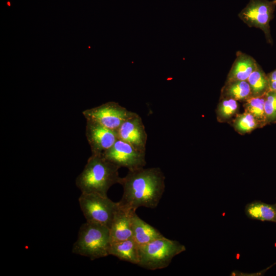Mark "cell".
I'll return each mask as SVG.
<instances>
[{
    "label": "cell",
    "mask_w": 276,
    "mask_h": 276,
    "mask_svg": "<svg viewBox=\"0 0 276 276\" xmlns=\"http://www.w3.org/2000/svg\"><path fill=\"white\" fill-rule=\"evenodd\" d=\"M165 176L159 167L128 171L119 181L123 188L122 197L118 202L119 206L134 211L141 206L155 209L165 191Z\"/></svg>",
    "instance_id": "6da1fadb"
},
{
    "label": "cell",
    "mask_w": 276,
    "mask_h": 276,
    "mask_svg": "<svg viewBox=\"0 0 276 276\" xmlns=\"http://www.w3.org/2000/svg\"><path fill=\"white\" fill-rule=\"evenodd\" d=\"M120 168L102 154H92L82 172L76 179L77 188L84 193H98L106 196L109 188L119 183Z\"/></svg>",
    "instance_id": "7a4b0ae2"
},
{
    "label": "cell",
    "mask_w": 276,
    "mask_h": 276,
    "mask_svg": "<svg viewBox=\"0 0 276 276\" xmlns=\"http://www.w3.org/2000/svg\"><path fill=\"white\" fill-rule=\"evenodd\" d=\"M110 245L109 227L99 223L86 222L79 230L72 253L86 257L91 260L109 255Z\"/></svg>",
    "instance_id": "3957f363"
},
{
    "label": "cell",
    "mask_w": 276,
    "mask_h": 276,
    "mask_svg": "<svg viewBox=\"0 0 276 276\" xmlns=\"http://www.w3.org/2000/svg\"><path fill=\"white\" fill-rule=\"evenodd\" d=\"M186 250L176 240L163 237L139 246L138 266L155 270L167 267L174 257Z\"/></svg>",
    "instance_id": "277c9868"
},
{
    "label": "cell",
    "mask_w": 276,
    "mask_h": 276,
    "mask_svg": "<svg viewBox=\"0 0 276 276\" xmlns=\"http://www.w3.org/2000/svg\"><path fill=\"white\" fill-rule=\"evenodd\" d=\"M78 201L87 222L99 223L110 228L118 206V202H113L107 196L94 193H81Z\"/></svg>",
    "instance_id": "5b68a950"
},
{
    "label": "cell",
    "mask_w": 276,
    "mask_h": 276,
    "mask_svg": "<svg viewBox=\"0 0 276 276\" xmlns=\"http://www.w3.org/2000/svg\"><path fill=\"white\" fill-rule=\"evenodd\" d=\"M276 0H249L238 14L239 18L249 27L261 30L268 43L272 44L270 22L274 17Z\"/></svg>",
    "instance_id": "8992f818"
},
{
    "label": "cell",
    "mask_w": 276,
    "mask_h": 276,
    "mask_svg": "<svg viewBox=\"0 0 276 276\" xmlns=\"http://www.w3.org/2000/svg\"><path fill=\"white\" fill-rule=\"evenodd\" d=\"M86 120L96 122L117 132L122 124L136 113L128 110L118 103L110 101L82 111Z\"/></svg>",
    "instance_id": "52a82bcc"
},
{
    "label": "cell",
    "mask_w": 276,
    "mask_h": 276,
    "mask_svg": "<svg viewBox=\"0 0 276 276\" xmlns=\"http://www.w3.org/2000/svg\"><path fill=\"white\" fill-rule=\"evenodd\" d=\"M102 155L120 168H126L128 171L144 168L146 165V152L140 151L119 139Z\"/></svg>",
    "instance_id": "ba28073f"
},
{
    "label": "cell",
    "mask_w": 276,
    "mask_h": 276,
    "mask_svg": "<svg viewBox=\"0 0 276 276\" xmlns=\"http://www.w3.org/2000/svg\"><path fill=\"white\" fill-rule=\"evenodd\" d=\"M85 135L92 154H102L118 139L116 131L89 120H86Z\"/></svg>",
    "instance_id": "9c48e42d"
},
{
    "label": "cell",
    "mask_w": 276,
    "mask_h": 276,
    "mask_svg": "<svg viewBox=\"0 0 276 276\" xmlns=\"http://www.w3.org/2000/svg\"><path fill=\"white\" fill-rule=\"evenodd\" d=\"M118 139L146 152L147 134L142 118L136 113L124 121L117 131Z\"/></svg>",
    "instance_id": "30bf717a"
},
{
    "label": "cell",
    "mask_w": 276,
    "mask_h": 276,
    "mask_svg": "<svg viewBox=\"0 0 276 276\" xmlns=\"http://www.w3.org/2000/svg\"><path fill=\"white\" fill-rule=\"evenodd\" d=\"M134 212L122 208L118 204L109 228L110 243L132 238L131 219Z\"/></svg>",
    "instance_id": "8fae6325"
},
{
    "label": "cell",
    "mask_w": 276,
    "mask_h": 276,
    "mask_svg": "<svg viewBox=\"0 0 276 276\" xmlns=\"http://www.w3.org/2000/svg\"><path fill=\"white\" fill-rule=\"evenodd\" d=\"M258 64L251 56L238 51L236 53V58L227 74L225 81H247Z\"/></svg>",
    "instance_id": "7c38bea8"
},
{
    "label": "cell",
    "mask_w": 276,
    "mask_h": 276,
    "mask_svg": "<svg viewBox=\"0 0 276 276\" xmlns=\"http://www.w3.org/2000/svg\"><path fill=\"white\" fill-rule=\"evenodd\" d=\"M132 238L139 246L164 237L156 228L141 219L134 212L132 215Z\"/></svg>",
    "instance_id": "4fadbf2b"
},
{
    "label": "cell",
    "mask_w": 276,
    "mask_h": 276,
    "mask_svg": "<svg viewBox=\"0 0 276 276\" xmlns=\"http://www.w3.org/2000/svg\"><path fill=\"white\" fill-rule=\"evenodd\" d=\"M109 255L120 260L137 265L139 262V246L132 238L110 243Z\"/></svg>",
    "instance_id": "5bb4252c"
},
{
    "label": "cell",
    "mask_w": 276,
    "mask_h": 276,
    "mask_svg": "<svg viewBox=\"0 0 276 276\" xmlns=\"http://www.w3.org/2000/svg\"><path fill=\"white\" fill-rule=\"evenodd\" d=\"M245 213L251 219L276 223V203L268 204L255 200L246 204Z\"/></svg>",
    "instance_id": "9a60e30c"
},
{
    "label": "cell",
    "mask_w": 276,
    "mask_h": 276,
    "mask_svg": "<svg viewBox=\"0 0 276 276\" xmlns=\"http://www.w3.org/2000/svg\"><path fill=\"white\" fill-rule=\"evenodd\" d=\"M252 97L249 83L247 81H225L220 91V99L231 98L244 102Z\"/></svg>",
    "instance_id": "2e32d148"
},
{
    "label": "cell",
    "mask_w": 276,
    "mask_h": 276,
    "mask_svg": "<svg viewBox=\"0 0 276 276\" xmlns=\"http://www.w3.org/2000/svg\"><path fill=\"white\" fill-rule=\"evenodd\" d=\"M247 81L250 86L252 97L265 95L270 90L267 75L259 64L249 76Z\"/></svg>",
    "instance_id": "e0dca14e"
},
{
    "label": "cell",
    "mask_w": 276,
    "mask_h": 276,
    "mask_svg": "<svg viewBox=\"0 0 276 276\" xmlns=\"http://www.w3.org/2000/svg\"><path fill=\"white\" fill-rule=\"evenodd\" d=\"M231 122L235 130L241 135L249 133L256 129L260 128L255 117L245 110L241 113H238Z\"/></svg>",
    "instance_id": "ac0fdd59"
},
{
    "label": "cell",
    "mask_w": 276,
    "mask_h": 276,
    "mask_svg": "<svg viewBox=\"0 0 276 276\" xmlns=\"http://www.w3.org/2000/svg\"><path fill=\"white\" fill-rule=\"evenodd\" d=\"M238 101L231 98L220 99L216 113L217 121L220 123L231 122L239 113Z\"/></svg>",
    "instance_id": "d6986e66"
},
{
    "label": "cell",
    "mask_w": 276,
    "mask_h": 276,
    "mask_svg": "<svg viewBox=\"0 0 276 276\" xmlns=\"http://www.w3.org/2000/svg\"><path fill=\"white\" fill-rule=\"evenodd\" d=\"M265 95L251 97L243 102L244 110L249 112L255 117L260 124V128L267 125L265 111Z\"/></svg>",
    "instance_id": "ffe728a7"
},
{
    "label": "cell",
    "mask_w": 276,
    "mask_h": 276,
    "mask_svg": "<svg viewBox=\"0 0 276 276\" xmlns=\"http://www.w3.org/2000/svg\"><path fill=\"white\" fill-rule=\"evenodd\" d=\"M265 111L267 125L276 123V92L269 90L266 94Z\"/></svg>",
    "instance_id": "44dd1931"
},
{
    "label": "cell",
    "mask_w": 276,
    "mask_h": 276,
    "mask_svg": "<svg viewBox=\"0 0 276 276\" xmlns=\"http://www.w3.org/2000/svg\"><path fill=\"white\" fill-rule=\"evenodd\" d=\"M270 90L276 92V68L267 74Z\"/></svg>",
    "instance_id": "7402d4cb"
}]
</instances>
